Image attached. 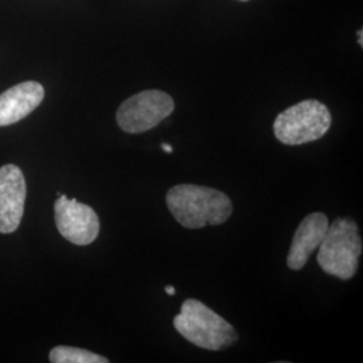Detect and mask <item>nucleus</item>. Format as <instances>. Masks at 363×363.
<instances>
[{
    "instance_id": "1",
    "label": "nucleus",
    "mask_w": 363,
    "mask_h": 363,
    "mask_svg": "<svg viewBox=\"0 0 363 363\" xmlns=\"http://www.w3.org/2000/svg\"><path fill=\"white\" fill-rule=\"evenodd\" d=\"M172 217L186 229L217 226L230 218L233 205L228 195L196 184H177L166 195Z\"/></svg>"
},
{
    "instance_id": "2",
    "label": "nucleus",
    "mask_w": 363,
    "mask_h": 363,
    "mask_svg": "<svg viewBox=\"0 0 363 363\" xmlns=\"http://www.w3.org/2000/svg\"><path fill=\"white\" fill-rule=\"evenodd\" d=\"M174 327L186 340L206 350H223L238 339L233 325L195 298L182 304L179 315L174 318Z\"/></svg>"
},
{
    "instance_id": "3",
    "label": "nucleus",
    "mask_w": 363,
    "mask_h": 363,
    "mask_svg": "<svg viewBox=\"0 0 363 363\" xmlns=\"http://www.w3.org/2000/svg\"><path fill=\"white\" fill-rule=\"evenodd\" d=\"M318 250V264L327 274L350 280L358 269L362 253V238L355 220L337 218L328 225Z\"/></svg>"
},
{
    "instance_id": "4",
    "label": "nucleus",
    "mask_w": 363,
    "mask_h": 363,
    "mask_svg": "<svg viewBox=\"0 0 363 363\" xmlns=\"http://www.w3.org/2000/svg\"><path fill=\"white\" fill-rule=\"evenodd\" d=\"M331 127V113L318 100H304L283 111L273 123L276 139L286 145L319 140Z\"/></svg>"
},
{
    "instance_id": "5",
    "label": "nucleus",
    "mask_w": 363,
    "mask_h": 363,
    "mask_svg": "<svg viewBox=\"0 0 363 363\" xmlns=\"http://www.w3.org/2000/svg\"><path fill=\"white\" fill-rule=\"evenodd\" d=\"M174 108L172 97L164 91L156 89L140 91L120 105L117 124L124 132L143 133L167 118Z\"/></svg>"
},
{
    "instance_id": "6",
    "label": "nucleus",
    "mask_w": 363,
    "mask_h": 363,
    "mask_svg": "<svg viewBox=\"0 0 363 363\" xmlns=\"http://www.w3.org/2000/svg\"><path fill=\"white\" fill-rule=\"evenodd\" d=\"M54 211L57 229L69 242L86 247L99 237L100 220L91 206L61 194L54 205Z\"/></svg>"
},
{
    "instance_id": "7",
    "label": "nucleus",
    "mask_w": 363,
    "mask_h": 363,
    "mask_svg": "<svg viewBox=\"0 0 363 363\" xmlns=\"http://www.w3.org/2000/svg\"><path fill=\"white\" fill-rule=\"evenodd\" d=\"M26 181L15 164L0 167V233H13L25 213Z\"/></svg>"
},
{
    "instance_id": "8",
    "label": "nucleus",
    "mask_w": 363,
    "mask_h": 363,
    "mask_svg": "<svg viewBox=\"0 0 363 363\" xmlns=\"http://www.w3.org/2000/svg\"><path fill=\"white\" fill-rule=\"evenodd\" d=\"M328 229V218L323 213H312L300 222L294 235L286 264L292 271H300L318 250Z\"/></svg>"
},
{
    "instance_id": "9",
    "label": "nucleus",
    "mask_w": 363,
    "mask_h": 363,
    "mask_svg": "<svg viewBox=\"0 0 363 363\" xmlns=\"http://www.w3.org/2000/svg\"><path fill=\"white\" fill-rule=\"evenodd\" d=\"M45 89L35 81H26L0 94V127L11 125L28 116L43 101Z\"/></svg>"
},
{
    "instance_id": "10",
    "label": "nucleus",
    "mask_w": 363,
    "mask_h": 363,
    "mask_svg": "<svg viewBox=\"0 0 363 363\" xmlns=\"http://www.w3.org/2000/svg\"><path fill=\"white\" fill-rule=\"evenodd\" d=\"M50 362L52 363H108L109 361L99 354L91 351L57 346L50 351Z\"/></svg>"
},
{
    "instance_id": "11",
    "label": "nucleus",
    "mask_w": 363,
    "mask_h": 363,
    "mask_svg": "<svg viewBox=\"0 0 363 363\" xmlns=\"http://www.w3.org/2000/svg\"><path fill=\"white\" fill-rule=\"evenodd\" d=\"M160 147H162V150H163L166 154H172V151H174V148L167 143H162Z\"/></svg>"
},
{
    "instance_id": "12",
    "label": "nucleus",
    "mask_w": 363,
    "mask_h": 363,
    "mask_svg": "<svg viewBox=\"0 0 363 363\" xmlns=\"http://www.w3.org/2000/svg\"><path fill=\"white\" fill-rule=\"evenodd\" d=\"M166 292L169 294V296H172V295H175V288H174V286H166Z\"/></svg>"
},
{
    "instance_id": "13",
    "label": "nucleus",
    "mask_w": 363,
    "mask_h": 363,
    "mask_svg": "<svg viewBox=\"0 0 363 363\" xmlns=\"http://www.w3.org/2000/svg\"><path fill=\"white\" fill-rule=\"evenodd\" d=\"M358 35H359V46H361V48H362V46H363V31H362V30H359V31H358Z\"/></svg>"
},
{
    "instance_id": "14",
    "label": "nucleus",
    "mask_w": 363,
    "mask_h": 363,
    "mask_svg": "<svg viewBox=\"0 0 363 363\" xmlns=\"http://www.w3.org/2000/svg\"><path fill=\"white\" fill-rule=\"evenodd\" d=\"M241 1H247V0H241Z\"/></svg>"
}]
</instances>
